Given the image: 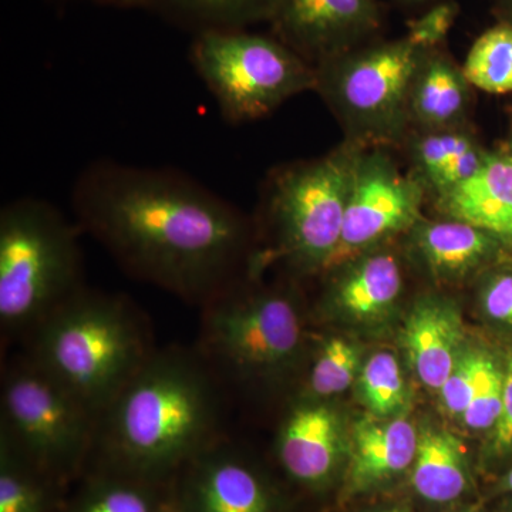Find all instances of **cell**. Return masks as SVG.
Masks as SVG:
<instances>
[{
	"mask_svg": "<svg viewBox=\"0 0 512 512\" xmlns=\"http://www.w3.org/2000/svg\"><path fill=\"white\" fill-rule=\"evenodd\" d=\"M426 194L423 185L412 174H403L386 151H360L342 237L326 271L372 251L400 232H409L423 218Z\"/></svg>",
	"mask_w": 512,
	"mask_h": 512,
	"instance_id": "30bf717a",
	"label": "cell"
},
{
	"mask_svg": "<svg viewBox=\"0 0 512 512\" xmlns=\"http://www.w3.org/2000/svg\"><path fill=\"white\" fill-rule=\"evenodd\" d=\"M360 372V350L355 343L332 336L320 343L306 375L305 396L328 400L346 392Z\"/></svg>",
	"mask_w": 512,
	"mask_h": 512,
	"instance_id": "484cf974",
	"label": "cell"
},
{
	"mask_svg": "<svg viewBox=\"0 0 512 512\" xmlns=\"http://www.w3.org/2000/svg\"><path fill=\"white\" fill-rule=\"evenodd\" d=\"M158 512H180V510H178L177 505H175L173 497H171L168 488L167 493H165L164 495L163 503H161L160 510H158Z\"/></svg>",
	"mask_w": 512,
	"mask_h": 512,
	"instance_id": "d590c367",
	"label": "cell"
},
{
	"mask_svg": "<svg viewBox=\"0 0 512 512\" xmlns=\"http://www.w3.org/2000/svg\"><path fill=\"white\" fill-rule=\"evenodd\" d=\"M463 70L478 90L512 93V25L497 20L481 33L468 50Z\"/></svg>",
	"mask_w": 512,
	"mask_h": 512,
	"instance_id": "d4e9b609",
	"label": "cell"
},
{
	"mask_svg": "<svg viewBox=\"0 0 512 512\" xmlns=\"http://www.w3.org/2000/svg\"><path fill=\"white\" fill-rule=\"evenodd\" d=\"M409 234L414 255L424 268L433 278L447 282L463 281L487 265L504 245L483 229L447 217L421 218Z\"/></svg>",
	"mask_w": 512,
	"mask_h": 512,
	"instance_id": "ac0fdd59",
	"label": "cell"
},
{
	"mask_svg": "<svg viewBox=\"0 0 512 512\" xmlns=\"http://www.w3.org/2000/svg\"><path fill=\"white\" fill-rule=\"evenodd\" d=\"M412 483L431 503H450L466 491V456L461 441L450 431L426 426L419 431Z\"/></svg>",
	"mask_w": 512,
	"mask_h": 512,
	"instance_id": "44dd1931",
	"label": "cell"
},
{
	"mask_svg": "<svg viewBox=\"0 0 512 512\" xmlns=\"http://www.w3.org/2000/svg\"><path fill=\"white\" fill-rule=\"evenodd\" d=\"M79 225L52 204L19 198L0 211V330L23 343L82 289Z\"/></svg>",
	"mask_w": 512,
	"mask_h": 512,
	"instance_id": "277c9868",
	"label": "cell"
},
{
	"mask_svg": "<svg viewBox=\"0 0 512 512\" xmlns=\"http://www.w3.org/2000/svg\"><path fill=\"white\" fill-rule=\"evenodd\" d=\"M190 60L231 123L264 119L298 94L315 92L312 64L278 37L241 30L197 33Z\"/></svg>",
	"mask_w": 512,
	"mask_h": 512,
	"instance_id": "9c48e42d",
	"label": "cell"
},
{
	"mask_svg": "<svg viewBox=\"0 0 512 512\" xmlns=\"http://www.w3.org/2000/svg\"><path fill=\"white\" fill-rule=\"evenodd\" d=\"M503 393L504 370L495 365L493 357H490L473 399L461 417L468 429H494L503 409Z\"/></svg>",
	"mask_w": 512,
	"mask_h": 512,
	"instance_id": "f1b7e54d",
	"label": "cell"
},
{
	"mask_svg": "<svg viewBox=\"0 0 512 512\" xmlns=\"http://www.w3.org/2000/svg\"><path fill=\"white\" fill-rule=\"evenodd\" d=\"M329 271L339 275L330 288L328 302L343 316L357 320L382 318L402 293V268L392 252L372 249Z\"/></svg>",
	"mask_w": 512,
	"mask_h": 512,
	"instance_id": "ffe728a7",
	"label": "cell"
},
{
	"mask_svg": "<svg viewBox=\"0 0 512 512\" xmlns=\"http://www.w3.org/2000/svg\"><path fill=\"white\" fill-rule=\"evenodd\" d=\"M419 433L403 416H370L352 431L346 494H359L413 466Z\"/></svg>",
	"mask_w": 512,
	"mask_h": 512,
	"instance_id": "9a60e30c",
	"label": "cell"
},
{
	"mask_svg": "<svg viewBox=\"0 0 512 512\" xmlns=\"http://www.w3.org/2000/svg\"><path fill=\"white\" fill-rule=\"evenodd\" d=\"M251 285V276H244L200 308L194 348L225 392L281 379L298 365L305 346L298 299Z\"/></svg>",
	"mask_w": 512,
	"mask_h": 512,
	"instance_id": "5b68a950",
	"label": "cell"
},
{
	"mask_svg": "<svg viewBox=\"0 0 512 512\" xmlns=\"http://www.w3.org/2000/svg\"><path fill=\"white\" fill-rule=\"evenodd\" d=\"M508 151L512 154V121H511V130H510V140H508Z\"/></svg>",
	"mask_w": 512,
	"mask_h": 512,
	"instance_id": "8d00e7d4",
	"label": "cell"
},
{
	"mask_svg": "<svg viewBox=\"0 0 512 512\" xmlns=\"http://www.w3.org/2000/svg\"><path fill=\"white\" fill-rule=\"evenodd\" d=\"M22 346L97 419L158 349L150 320L128 296L86 286L50 313Z\"/></svg>",
	"mask_w": 512,
	"mask_h": 512,
	"instance_id": "3957f363",
	"label": "cell"
},
{
	"mask_svg": "<svg viewBox=\"0 0 512 512\" xmlns=\"http://www.w3.org/2000/svg\"><path fill=\"white\" fill-rule=\"evenodd\" d=\"M279 427L276 454L289 477L306 487L332 480L346 451L340 414L328 400L301 394Z\"/></svg>",
	"mask_w": 512,
	"mask_h": 512,
	"instance_id": "4fadbf2b",
	"label": "cell"
},
{
	"mask_svg": "<svg viewBox=\"0 0 512 512\" xmlns=\"http://www.w3.org/2000/svg\"><path fill=\"white\" fill-rule=\"evenodd\" d=\"M76 224L128 275L204 306L251 274L247 218L188 175L97 161L72 195Z\"/></svg>",
	"mask_w": 512,
	"mask_h": 512,
	"instance_id": "6da1fadb",
	"label": "cell"
},
{
	"mask_svg": "<svg viewBox=\"0 0 512 512\" xmlns=\"http://www.w3.org/2000/svg\"><path fill=\"white\" fill-rule=\"evenodd\" d=\"M97 416L25 353L5 363L0 441L62 484L93 456Z\"/></svg>",
	"mask_w": 512,
	"mask_h": 512,
	"instance_id": "ba28073f",
	"label": "cell"
},
{
	"mask_svg": "<svg viewBox=\"0 0 512 512\" xmlns=\"http://www.w3.org/2000/svg\"><path fill=\"white\" fill-rule=\"evenodd\" d=\"M397 5L404 6V8L412 9H427L434 3L440 2V0H393Z\"/></svg>",
	"mask_w": 512,
	"mask_h": 512,
	"instance_id": "e575fe53",
	"label": "cell"
},
{
	"mask_svg": "<svg viewBox=\"0 0 512 512\" xmlns=\"http://www.w3.org/2000/svg\"><path fill=\"white\" fill-rule=\"evenodd\" d=\"M460 3L457 0H440L429 8L421 10L420 15L407 22L406 36L409 42L423 50L437 49L446 45L451 29L460 15Z\"/></svg>",
	"mask_w": 512,
	"mask_h": 512,
	"instance_id": "f546056e",
	"label": "cell"
},
{
	"mask_svg": "<svg viewBox=\"0 0 512 512\" xmlns=\"http://www.w3.org/2000/svg\"><path fill=\"white\" fill-rule=\"evenodd\" d=\"M463 326L456 306L443 299H421L410 312L403 345L420 382L439 392L463 353Z\"/></svg>",
	"mask_w": 512,
	"mask_h": 512,
	"instance_id": "e0dca14e",
	"label": "cell"
},
{
	"mask_svg": "<svg viewBox=\"0 0 512 512\" xmlns=\"http://www.w3.org/2000/svg\"><path fill=\"white\" fill-rule=\"evenodd\" d=\"M59 485L0 441V512H52Z\"/></svg>",
	"mask_w": 512,
	"mask_h": 512,
	"instance_id": "cb8c5ba5",
	"label": "cell"
},
{
	"mask_svg": "<svg viewBox=\"0 0 512 512\" xmlns=\"http://www.w3.org/2000/svg\"><path fill=\"white\" fill-rule=\"evenodd\" d=\"M359 392L372 416L396 417L406 404V383L396 357L380 352L360 370Z\"/></svg>",
	"mask_w": 512,
	"mask_h": 512,
	"instance_id": "4316f807",
	"label": "cell"
},
{
	"mask_svg": "<svg viewBox=\"0 0 512 512\" xmlns=\"http://www.w3.org/2000/svg\"><path fill=\"white\" fill-rule=\"evenodd\" d=\"M272 35L313 67L382 36L379 0H275Z\"/></svg>",
	"mask_w": 512,
	"mask_h": 512,
	"instance_id": "8fae6325",
	"label": "cell"
},
{
	"mask_svg": "<svg viewBox=\"0 0 512 512\" xmlns=\"http://www.w3.org/2000/svg\"><path fill=\"white\" fill-rule=\"evenodd\" d=\"M494 13L497 20L512 25V0H495Z\"/></svg>",
	"mask_w": 512,
	"mask_h": 512,
	"instance_id": "d6a6232c",
	"label": "cell"
},
{
	"mask_svg": "<svg viewBox=\"0 0 512 512\" xmlns=\"http://www.w3.org/2000/svg\"><path fill=\"white\" fill-rule=\"evenodd\" d=\"M507 485H508V488H510V490L512 491V470L510 471V474H508Z\"/></svg>",
	"mask_w": 512,
	"mask_h": 512,
	"instance_id": "74e56055",
	"label": "cell"
},
{
	"mask_svg": "<svg viewBox=\"0 0 512 512\" xmlns=\"http://www.w3.org/2000/svg\"><path fill=\"white\" fill-rule=\"evenodd\" d=\"M481 305L488 318L512 325V271H501L484 282Z\"/></svg>",
	"mask_w": 512,
	"mask_h": 512,
	"instance_id": "4dcf8cb0",
	"label": "cell"
},
{
	"mask_svg": "<svg viewBox=\"0 0 512 512\" xmlns=\"http://www.w3.org/2000/svg\"><path fill=\"white\" fill-rule=\"evenodd\" d=\"M360 148L349 143L315 160L279 168L266 187L271 247L254 256L251 275L284 259L303 274L325 272L338 248Z\"/></svg>",
	"mask_w": 512,
	"mask_h": 512,
	"instance_id": "8992f818",
	"label": "cell"
},
{
	"mask_svg": "<svg viewBox=\"0 0 512 512\" xmlns=\"http://www.w3.org/2000/svg\"><path fill=\"white\" fill-rule=\"evenodd\" d=\"M473 89L463 66L454 60L444 46L426 50L410 90L412 130L468 126Z\"/></svg>",
	"mask_w": 512,
	"mask_h": 512,
	"instance_id": "2e32d148",
	"label": "cell"
},
{
	"mask_svg": "<svg viewBox=\"0 0 512 512\" xmlns=\"http://www.w3.org/2000/svg\"><path fill=\"white\" fill-rule=\"evenodd\" d=\"M167 488L94 468L66 512H158Z\"/></svg>",
	"mask_w": 512,
	"mask_h": 512,
	"instance_id": "603a6c76",
	"label": "cell"
},
{
	"mask_svg": "<svg viewBox=\"0 0 512 512\" xmlns=\"http://www.w3.org/2000/svg\"><path fill=\"white\" fill-rule=\"evenodd\" d=\"M434 202L443 217L468 222L512 247V154L488 151L476 173Z\"/></svg>",
	"mask_w": 512,
	"mask_h": 512,
	"instance_id": "5bb4252c",
	"label": "cell"
},
{
	"mask_svg": "<svg viewBox=\"0 0 512 512\" xmlns=\"http://www.w3.org/2000/svg\"><path fill=\"white\" fill-rule=\"evenodd\" d=\"M493 433V447L497 453L512 451V352L504 369L503 409Z\"/></svg>",
	"mask_w": 512,
	"mask_h": 512,
	"instance_id": "1f68e13d",
	"label": "cell"
},
{
	"mask_svg": "<svg viewBox=\"0 0 512 512\" xmlns=\"http://www.w3.org/2000/svg\"><path fill=\"white\" fill-rule=\"evenodd\" d=\"M103 5L117 6V8H143L147 9L150 0H93Z\"/></svg>",
	"mask_w": 512,
	"mask_h": 512,
	"instance_id": "836d02e7",
	"label": "cell"
},
{
	"mask_svg": "<svg viewBox=\"0 0 512 512\" xmlns=\"http://www.w3.org/2000/svg\"><path fill=\"white\" fill-rule=\"evenodd\" d=\"M168 491L180 512H276L264 478L225 434L185 464Z\"/></svg>",
	"mask_w": 512,
	"mask_h": 512,
	"instance_id": "7c38bea8",
	"label": "cell"
},
{
	"mask_svg": "<svg viewBox=\"0 0 512 512\" xmlns=\"http://www.w3.org/2000/svg\"><path fill=\"white\" fill-rule=\"evenodd\" d=\"M404 146L412 163L410 174L434 198L470 178L488 154L468 126L412 130Z\"/></svg>",
	"mask_w": 512,
	"mask_h": 512,
	"instance_id": "d6986e66",
	"label": "cell"
},
{
	"mask_svg": "<svg viewBox=\"0 0 512 512\" xmlns=\"http://www.w3.org/2000/svg\"><path fill=\"white\" fill-rule=\"evenodd\" d=\"M490 357L478 350H463L458 357L453 372L439 390L441 404L450 416L463 417Z\"/></svg>",
	"mask_w": 512,
	"mask_h": 512,
	"instance_id": "83f0119b",
	"label": "cell"
},
{
	"mask_svg": "<svg viewBox=\"0 0 512 512\" xmlns=\"http://www.w3.org/2000/svg\"><path fill=\"white\" fill-rule=\"evenodd\" d=\"M377 512H406V511L397 510V508H392V510H382V511H377Z\"/></svg>",
	"mask_w": 512,
	"mask_h": 512,
	"instance_id": "f35d334b",
	"label": "cell"
},
{
	"mask_svg": "<svg viewBox=\"0 0 512 512\" xmlns=\"http://www.w3.org/2000/svg\"><path fill=\"white\" fill-rule=\"evenodd\" d=\"M275 0H150L147 9L160 13L195 35L210 30L248 29L269 22Z\"/></svg>",
	"mask_w": 512,
	"mask_h": 512,
	"instance_id": "7402d4cb",
	"label": "cell"
},
{
	"mask_svg": "<svg viewBox=\"0 0 512 512\" xmlns=\"http://www.w3.org/2000/svg\"><path fill=\"white\" fill-rule=\"evenodd\" d=\"M426 50L406 36L379 39L315 67V92L360 150L404 146L410 90Z\"/></svg>",
	"mask_w": 512,
	"mask_h": 512,
	"instance_id": "52a82bcc",
	"label": "cell"
},
{
	"mask_svg": "<svg viewBox=\"0 0 512 512\" xmlns=\"http://www.w3.org/2000/svg\"><path fill=\"white\" fill-rule=\"evenodd\" d=\"M224 396L195 348H158L97 419L96 468L168 487L224 436Z\"/></svg>",
	"mask_w": 512,
	"mask_h": 512,
	"instance_id": "7a4b0ae2",
	"label": "cell"
}]
</instances>
